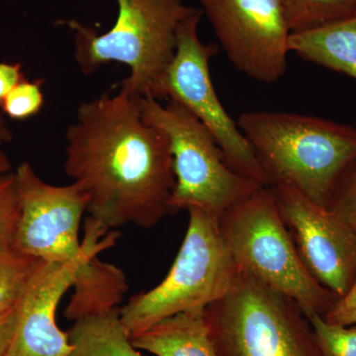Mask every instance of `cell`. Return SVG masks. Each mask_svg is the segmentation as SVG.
<instances>
[{
    "label": "cell",
    "instance_id": "1",
    "mask_svg": "<svg viewBox=\"0 0 356 356\" xmlns=\"http://www.w3.org/2000/svg\"><path fill=\"white\" fill-rule=\"evenodd\" d=\"M65 172L89 197V216L109 228L151 229L170 212V140L144 118L140 96L121 88L77 109L67 128Z\"/></svg>",
    "mask_w": 356,
    "mask_h": 356
},
{
    "label": "cell",
    "instance_id": "2",
    "mask_svg": "<svg viewBox=\"0 0 356 356\" xmlns=\"http://www.w3.org/2000/svg\"><path fill=\"white\" fill-rule=\"evenodd\" d=\"M266 173L268 186L284 184L329 207L356 163V129L310 116L248 111L236 121Z\"/></svg>",
    "mask_w": 356,
    "mask_h": 356
},
{
    "label": "cell",
    "instance_id": "3",
    "mask_svg": "<svg viewBox=\"0 0 356 356\" xmlns=\"http://www.w3.org/2000/svg\"><path fill=\"white\" fill-rule=\"evenodd\" d=\"M117 2L118 18L102 35L76 20L64 22L74 32V57L86 74L109 63L128 65L130 76L121 88L140 97L149 96L175 56L178 28L197 9L184 0Z\"/></svg>",
    "mask_w": 356,
    "mask_h": 356
},
{
    "label": "cell",
    "instance_id": "4",
    "mask_svg": "<svg viewBox=\"0 0 356 356\" xmlns=\"http://www.w3.org/2000/svg\"><path fill=\"white\" fill-rule=\"evenodd\" d=\"M240 273L292 299L304 315L324 316L337 297L322 286L300 259L270 186H261L219 219Z\"/></svg>",
    "mask_w": 356,
    "mask_h": 356
},
{
    "label": "cell",
    "instance_id": "5",
    "mask_svg": "<svg viewBox=\"0 0 356 356\" xmlns=\"http://www.w3.org/2000/svg\"><path fill=\"white\" fill-rule=\"evenodd\" d=\"M188 227L170 273L121 309L131 337L177 314L204 310L229 291L238 270L220 228L219 218L191 208Z\"/></svg>",
    "mask_w": 356,
    "mask_h": 356
},
{
    "label": "cell",
    "instance_id": "6",
    "mask_svg": "<svg viewBox=\"0 0 356 356\" xmlns=\"http://www.w3.org/2000/svg\"><path fill=\"white\" fill-rule=\"evenodd\" d=\"M205 318L218 356H321L300 307L248 274L205 308Z\"/></svg>",
    "mask_w": 356,
    "mask_h": 356
},
{
    "label": "cell",
    "instance_id": "7",
    "mask_svg": "<svg viewBox=\"0 0 356 356\" xmlns=\"http://www.w3.org/2000/svg\"><path fill=\"white\" fill-rule=\"evenodd\" d=\"M144 118L170 140L175 173L170 212L191 208L217 218L264 185L234 172L212 134L179 103L140 97Z\"/></svg>",
    "mask_w": 356,
    "mask_h": 356
},
{
    "label": "cell",
    "instance_id": "8",
    "mask_svg": "<svg viewBox=\"0 0 356 356\" xmlns=\"http://www.w3.org/2000/svg\"><path fill=\"white\" fill-rule=\"evenodd\" d=\"M202 14L197 9L180 24L175 56L149 96L182 105L210 131L234 172L268 186L254 149L236 122L227 113L215 90L210 60L218 48L214 44H204L199 37Z\"/></svg>",
    "mask_w": 356,
    "mask_h": 356
},
{
    "label": "cell",
    "instance_id": "9",
    "mask_svg": "<svg viewBox=\"0 0 356 356\" xmlns=\"http://www.w3.org/2000/svg\"><path fill=\"white\" fill-rule=\"evenodd\" d=\"M20 215L13 247L38 261L65 264L84 250L79 226L89 197L72 182L56 186L44 181L29 163L14 172Z\"/></svg>",
    "mask_w": 356,
    "mask_h": 356
},
{
    "label": "cell",
    "instance_id": "10",
    "mask_svg": "<svg viewBox=\"0 0 356 356\" xmlns=\"http://www.w3.org/2000/svg\"><path fill=\"white\" fill-rule=\"evenodd\" d=\"M222 51L238 72L259 83L284 76L289 27L278 0H199Z\"/></svg>",
    "mask_w": 356,
    "mask_h": 356
},
{
    "label": "cell",
    "instance_id": "11",
    "mask_svg": "<svg viewBox=\"0 0 356 356\" xmlns=\"http://www.w3.org/2000/svg\"><path fill=\"white\" fill-rule=\"evenodd\" d=\"M106 227L92 217L86 222L84 250L74 261L58 264L40 261L17 307V322L7 356H69V334L58 327V304L74 285L77 273L99 252L113 247L119 234L104 236Z\"/></svg>",
    "mask_w": 356,
    "mask_h": 356
},
{
    "label": "cell",
    "instance_id": "12",
    "mask_svg": "<svg viewBox=\"0 0 356 356\" xmlns=\"http://www.w3.org/2000/svg\"><path fill=\"white\" fill-rule=\"evenodd\" d=\"M270 187L307 270L337 298L343 296L356 277L355 229L296 189L284 184Z\"/></svg>",
    "mask_w": 356,
    "mask_h": 356
},
{
    "label": "cell",
    "instance_id": "13",
    "mask_svg": "<svg viewBox=\"0 0 356 356\" xmlns=\"http://www.w3.org/2000/svg\"><path fill=\"white\" fill-rule=\"evenodd\" d=\"M131 339L138 350L156 356H218L211 341L205 309L159 321Z\"/></svg>",
    "mask_w": 356,
    "mask_h": 356
},
{
    "label": "cell",
    "instance_id": "14",
    "mask_svg": "<svg viewBox=\"0 0 356 356\" xmlns=\"http://www.w3.org/2000/svg\"><path fill=\"white\" fill-rule=\"evenodd\" d=\"M289 51L356 79V14L307 31L291 33Z\"/></svg>",
    "mask_w": 356,
    "mask_h": 356
},
{
    "label": "cell",
    "instance_id": "15",
    "mask_svg": "<svg viewBox=\"0 0 356 356\" xmlns=\"http://www.w3.org/2000/svg\"><path fill=\"white\" fill-rule=\"evenodd\" d=\"M72 287L74 294L65 311V317L72 322L118 308L129 289L120 267L98 257L81 267Z\"/></svg>",
    "mask_w": 356,
    "mask_h": 356
},
{
    "label": "cell",
    "instance_id": "16",
    "mask_svg": "<svg viewBox=\"0 0 356 356\" xmlns=\"http://www.w3.org/2000/svg\"><path fill=\"white\" fill-rule=\"evenodd\" d=\"M67 334L69 356H144L134 346L119 308L74 321Z\"/></svg>",
    "mask_w": 356,
    "mask_h": 356
},
{
    "label": "cell",
    "instance_id": "17",
    "mask_svg": "<svg viewBox=\"0 0 356 356\" xmlns=\"http://www.w3.org/2000/svg\"><path fill=\"white\" fill-rule=\"evenodd\" d=\"M291 33L307 31L356 14V0H278Z\"/></svg>",
    "mask_w": 356,
    "mask_h": 356
},
{
    "label": "cell",
    "instance_id": "18",
    "mask_svg": "<svg viewBox=\"0 0 356 356\" xmlns=\"http://www.w3.org/2000/svg\"><path fill=\"white\" fill-rule=\"evenodd\" d=\"M39 262L11 245L0 247V316L19 305Z\"/></svg>",
    "mask_w": 356,
    "mask_h": 356
},
{
    "label": "cell",
    "instance_id": "19",
    "mask_svg": "<svg viewBox=\"0 0 356 356\" xmlns=\"http://www.w3.org/2000/svg\"><path fill=\"white\" fill-rule=\"evenodd\" d=\"M306 317L321 356H356V325L332 324L318 314Z\"/></svg>",
    "mask_w": 356,
    "mask_h": 356
},
{
    "label": "cell",
    "instance_id": "20",
    "mask_svg": "<svg viewBox=\"0 0 356 356\" xmlns=\"http://www.w3.org/2000/svg\"><path fill=\"white\" fill-rule=\"evenodd\" d=\"M42 79H23L2 102V112L13 120H26L39 113L44 104Z\"/></svg>",
    "mask_w": 356,
    "mask_h": 356
},
{
    "label": "cell",
    "instance_id": "21",
    "mask_svg": "<svg viewBox=\"0 0 356 356\" xmlns=\"http://www.w3.org/2000/svg\"><path fill=\"white\" fill-rule=\"evenodd\" d=\"M19 215L14 172L0 175V247L13 245Z\"/></svg>",
    "mask_w": 356,
    "mask_h": 356
},
{
    "label": "cell",
    "instance_id": "22",
    "mask_svg": "<svg viewBox=\"0 0 356 356\" xmlns=\"http://www.w3.org/2000/svg\"><path fill=\"white\" fill-rule=\"evenodd\" d=\"M327 208L356 231V163L344 175Z\"/></svg>",
    "mask_w": 356,
    "mask_h": 356
},
{
    "label": "cell",
    "instance_id": "23",
    "mask_svg": "<svg viewBox=\"0 0 356 356\" xmlns=\"http://www.w3.org/2000/svg\"><path fill=\"white\" fill-rule=\"evenodd\" d=\"M324 318L332 324L356 325V277L350 290L337 299Z\"/></svg>",
    "mask_w": 356,
    "mask_h": 356
},
{
    "label": "cell",
    "instance_id": "24",
    "mask_svg": "<svg viewBox=\"0 0 356 356\" xmlns=\"http://www.w3.org/2000/svg\"><path fill=\"white\" fill-rule=\"evenodd\" d=\"M21 64L0 63V106L7 95L24 79Z\"/></svg>",
    "mask_w": 356,
    "mask_h": 356
},
{
    "label": "cell",
    "instance_id": "25",
    "mask_svg": "<svg viewBox=\"0 0 356 356\" xmlns=\"http://www.w3.org/2000/svg\"><path fill=\"white\" fill-rule=\"evenodd\" d=\"M17 322V308L0 316V356H7Z\"/></svg>",
    "mask_w": 356,
    "mask_h": 356
},
{
    "label": "cell",
    "instance_id": "26",
    "mask_svg": "<svg viewBox=\"0 0 356 356\" xmlns=\"http://www.w3.org/2000/svg\"><path fill=\"white\" fill-rule=\"evenodd\" d=\"M13 139V133H11L10 129L7 127L6 122L2 114L0 113V146L4 143H10Z\"/></svg>",
    "mask_w": 356,
    "mask_h": 356
},
{
    "label": "cell",
    "instance_id": "27",
    "mask_svg": "<svg viewBox=\"0 0 356 356\" xmlns=\"http://www.w3.org/2000/svg\"><path fill=\"white\" fill-rule=\"evenodd\" d=\"M11 170H13V165H11V163L10 161H9L8 156H7L6 154H4L1 149H0V175L13 172Z\"/></svg>",
    "mask_w": 356,
    "mask_h": 356
}]
</instances>
